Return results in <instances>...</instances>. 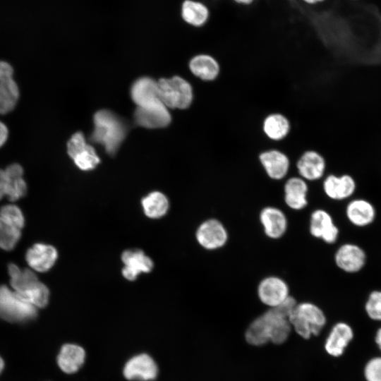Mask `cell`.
Instances as JSON below:
<instances>
[{
  "instance_id": "cell-7",
  "label": "cell",
  "mask_w": 381,
  "mask_h": 381,
  "mask_svg": "<svg viewBox=\"0 0 381 381\" xmlns=\"http://www.w3.org/2000/svg\"><path fill=\"white\" fill-rule=\"evenodd\" d=\"M122 374L128 381H154L158 377L159 367L152 356L139 353L126 361Z\"/></svg>"
},
{
  "instance_id": "cell-9",
  "label": "cell",
  "mask_w": 381,
  "mask_h": 381,
  "mask_svg": "<svg viewBox=\"0 0 381 381\" xmlns=\"http://www.w3.org/2000/svg\"><path fill=\"white\" fill-rule=\"evenodd\" d=\"M258 159L266 176L270 180L282 181L289 177L291 162L282 150L275 148L265 150L260 153Z\"/></svg>"
},
{
  "instance_id": "cell-8",
  "label": "cell",
  "mask_w": 381,
  "mask_h": 381,
  "mask_svg": "<svg viewBox=\"0 0 381 381\" xmlns=\"http://www.w3.org/2000/svg\"><path fill=\"white\" fill-rule=\"evenodd\" d=\"M196 240L205 249L214 250L223 248L229 241V232L219 219L211 218L202 222L196 231Z\"/></svg>"
},
{
  "instance_id": "cell-29",
  "label": "cell",
  "mask_w": 381,
  "mask_h": 381,
  "mask_svg": "<svg viewBox=\"0 0 381 381\" xmlns=\"http://www.w3.org/2000/svg\"><path fill=\"white\" fill-rule=\"evenodd\" d=\"M18 98L19 89L13 78L0 82V114L13 110Z\"/></svg>"
},
{
  "instance_id": "cell-3",
  "label": "cell",
  "mask_w": 381,
  "mask_h": 381,
  "mask_svg": "<svg viewBox=\"0 0 381 381\" xmlns=\"http://www.w3.org/2000/svg\"><path fill=\"white\" fill-rule=\"evenodd\" d=\"M291 327L303 339L317 336L325 326L327 318L318 305L303 301L296 303L289 317Z\"/></svg>"
},
{
  "instance_id": "cell-43",
  "label": "cell",
  "mask_w": 381,
  "mask_h": 381,
  "mask_svg": "<svg viewBox=\"0 0 381 381\" xmlns=\"http://www.w3.org/2000/svg\"><path fill=\"white\" fill-rule=\"evenodd\" d=\"M4 366H5L4 361L3 358L0 356V374L1 373V372L3 371V370L4 369Z\"/></svg>"
},
{
  "instance_id": "cell-21",
  "label": "cell",
  "mask_w": 381,
  "mask_h": 381,
  "mask_svg": "<svg viewBox=\"0 0 381 381\" xmlns=\"http://www.w3.org/2000/svg\"><path fill=\"white\" fill-rule=\"evenodd\" d=\"M345 214L349 222L355 226L365 227L371 224L376 217L374 205L363 198H355L348 202Z\"/></svg>"
},
{
  "instance_id": "cell-37",
  "label": "cell",
  "mask_w": 381,
  "mask_h": 381,
  "mask_svg": "<svg viewBox=\"0 0 381 381\" xmlns=\"http://www.w3.org/2000/svg\"><path fill=\"white\" fill-rule=\"evenodd\" d=\"M13 69L11 65L4 61H0V82L12 78Z\"/></svg>"
},
{
  "instance_id": "cell-5",
  "label": "cell",
  "mask_w": 381,
  "mask_h": 381,
  "mask_svg": "<svg viewBox=\"0 0 381 381\" xmlns=\"http://www.w3.org/2000/svg\"><path fill=\"white\" fill-rule=\"evenodd\" d=\"M37 314V308L23 301L6 286H0V317L13 322L33 320Z\"/></svg>"
},
{
  "instance_id": "cell-4",
  "label": "cell",
  "mask_w": 381,
  "mask_h": 381,
  "mask_svg": "<svg viewBox=\"0 0 381 381\" xmlns=\"http://www.w3.org/2000/svg\"><path fill=\"white\" fill-rule=\"evenodd\" d=\"M160 101L167 108L185 109L193 101V88L186 80L174 76L170 79L162 78L158 82Z\"/></svg>"
},
{
  "instance_id": "cell-14",
  "label": "cell",
  "mask_w": 381,
  "mask_h": 381,
  "mask_svg": "<svg viewBox=\"0 0 381 381\" xmlns=\"http://www.w3.org/2000/svg\"><path fill=\"white\" fill-rule=\"evenodd\" d=\"M337 267L344 272L353 274L361 271L366 263L367 255L358 245L346 243L341 245L334 256Z\"/></svg>"
},
{
  "instance_id": "cell-36",
  "label": "cell",
  "mask_w": 381,
  "mask_h": 381,
  "mask_svg": "<svg viewBox=\"0 0 381 381\" xmlns=\"http://www.w3.org/2000/svg\"><path fill=\"white\" fill-rule=\"evenodd\" d=\"M87 143L81 132L74 133L69 139L67 143V152L68 155L73 159L79 152H80Z\"/></svg>"
},
{
  "instance_id": "cell-15",
  "label": "cell",
  "mask_w": 381,
  "mask_h": 381,
  "mask_svg": "<svg viewBox=\"0 0 381 381\" xmlns=\"http://www.w3.org/2000/svg\"><path fill=\"white\" fill-rule=\"evenodd\" d=\"M259 221L265 235L272 240L282 238L288 230L286 214L275 206H265L259 213Z\"/></svg>"
},
{
  "instance_id": "cell-30",
  "label": "cell",
  "mask_w": 381,
  "mask_h": 381,
  "mask_svg": "<svg viewBox=\"0 0 381 381\" xmlns=\"http://www.w3.org/2000/svg\"><path fill=\"white\" fill-rule=\"evenodd\" d=\"M16 294L23 301L36 308H44L49 302V291L47 286L40 282L30 289L23 293L16 292Z\"/></svg>"
},
{
  "instance_id": "cell-16",
  "label": "cell",
  "mask_w": 381,
  "mask_h": 381,
  "mask_svg": "<svg viewBox=\"0 0 381 381\" xmlns=\"http://www.w3.org/2000/svg\"><path fill=\"white\" fill-rule=\"evenodd\" d=\"M134 119L138 125L147 128L165 127L171 121L167 107L162 102L146 107H137Z\"/></svg>"
},
{
  "instance_id": "cell-23",
  "label": "cell",
  "mask_w": 381,
  "mask_h": 381,
  "mask_svg": "<svg viewBox=\"0 0 381 381\" xmlns=\"http://www.w3.org/2000/svg\"><path fill=\"white\" fill-rule=\"evenodd\" d=\"M181 17L187 25L200 29L208 23L210 11L202 1L183 0L181 5Z\"/></svg>"
},
{
  "instance_id": "cell-18",
  "label": "cell",
  "mask_w": 381,
  "mask_h": 381,
  "mask_svg": "<svg viewBox=\"0 0 381 381\" xmlns=\"http://www.w3.org/2000/svg\"><path fill=\"white\" fill-rule=\"evenodd\" d=\"M86 356V351L82 346L66 343L61 346L56 357V363L62 372L72 375L78 372L83 366Z\"/></svg>"
},
{
  "instance_id": "cell-28",
  "label": "cell",
  "mask_w": 381,
  "mask_h": 381,
  "mask_svg": "<svg viewBox=\"0 0 381 381\" xmlns=\"http://www.w3.org/2000/svg\"><path fill=\"white\" fill-rule=\"evenodd\" d=\"M143 211L150 218L163 217L169 209V201L167 197L158 191L148 194L142 200Z\"/></svg>"
},
{
  "instance_id": "cell-38",
  "label": "cell",
  "mask_w": 381,
  "mask_h": 381,
  "mask_svg": "<svg viewBox=\"0 0 381 381\" xmlns=\"http://www.w3.org/2000/svg\"><path fill=\"white\" fill-rule=\"evenodd\" d=\"M7 179L4 170L0 169V199L6 195Z\"/></svg>"
},
{
  "instance_id": "cell-17",
  "label": "cell",
  "mask_w": 381,
  "mask_h": 381,
  "mask_svg": "<svg viewBox=\"0 0 381 381\" xmlns=\"http://www.w3.org/2000/svg\"><path fill=\"white\" fill-rule=\"evenodd\" d=\"M354 337L353 329L345 322H337L330 329L325 342L327 353L332 357H340Z\"/></svg>"
},
{
  "instance_id": "cell-42",
  "label": "cell",
  "mask_w": 381,
  "mask_h": 381,
  "mask_svg": "<svg viewBox=\"0 0 381 381\" xmlns=\"http://www.w3.org/2000/svg\"><path fill=\"white\" fill-rule=\"evenodd\" d=\"M234 3L241 6H250L253 4L255 0H232Z\"/></svg>"
},
{
  "instance_id": "cell-24",
  "label": "cell",
  "mask_w": 381,
  "mask_h": 381,
  "mask_svg": "<svg viewBox=\"0 0 381 381\" xmlns=\"http://www.w3.org/2000/svg\"><path fill=\"white\" fill-rule=\"evenodd\" d=\"M131 95L137 107H146L161 102L157 82L148 77L138 79L131 87Z\"/></svg>"
},
{
  "instance_id": "cell-33",
  "label": "cell",
  "mask_w": 381,
  "mask_h": 381,
  "mask_svg": "<svg viewBox=\"0 0 381 381\" xmlns=\"http://www.w3.org/2000/svg\"><path fill=\"white\" fill-rule=\"evenodd\" d=\"M0 217L11 226L21 230L25 219L20 209L14 205H7L0 209Z\"/></svg>"
},
{
  "instance_id": "cell-22",
  "label": "cell",
  "mask_w": 381,
  "mask_h": 381,
  "mask_svg": "<svg viewBox=\"0 0 381 381\" xmlns=\"http://www.w3.org/2000/svg\"><path fill=\"white\" fill-rule=\"evenodd\" d=\"M56 249L50 245L36 243L29 248L25 258L34 270L44 272L50 270L57 259Z\"/></svg>"
},
{
  "instance_id": "cell-2",
  "label": "cell",
  "mask_w": 381,
  "mask_h": 381,
  "mask_svg": "<svg viewBox=\"0 0 381 381\" xmlns=\"http://www.w3.org/2000/svg\"><path fill=\"white\" fill-rule=\"evenodd\" d=\"M94 125L91 140L102 145L109 155H114L127 132L124 122L114 113L100 110L94 116Z\"/></svg>"
},
{
  "instance_id": "cell-19",
  "label": "cell",
  "mask_w": 381,
  "mask_h": 381,
  "mask_svg": "<svg viewBox=\"0 0 381 381\" xmlns=\"http://www.w3.org/2000/svg\"><path fill=\"white\" fill-rule=\"evenodd\" d=\"M188 65L191 73L202 82H213L220 73L219 61L212 55L207 53L195 54L190 59Z\"/></svg>"
},
{
  "instance_id": "cell-10",
  "label": "cell",
  "mask_w": 381,
  "mask_h": 381,
  "mask_svg": "<svg viewBox=\"0 0 381 381\" xmlns=\"http://www.w3.org/2000/svg\"><path fill=\"white\" fill-rule=\"evenodd\" d=\"M295 167L297 175L308 183L319 181L326 174L325 159L314 150H308L303 152Z\"/></svg>"
},
{
  "instance_id": "cell-25",
  "label": "cell",
  "mask_w": 381,
  "mask_h": 381,
  "mask_svg": "<svg viewBox=\"0 0 381 381\" xmlns=\"http://www.w3.org/2000/svg\"><path fill=\"white\" fill-rule=\"evenodd\" d=\"M262 130L267 139L273 142H279L289 135L291 123L284 114L274 112L265 117L262 124Z\"/></svg>"
},
{
  "instance_id": "cell-31",
  "label": "cell",
  "mask_w": 381,
  "mask_h": 381,
  "mask_svg": "<svg viewBox=\"0 0 381 381\" xmlns=\"http://www.w3.org/2000/svg\"><path fill=\"white\" fill-rule=\"evenodd\" d=\"M21 232L0 217V248L6 250H12L20 238Z\"/></svg>"
},
{
  "instance_id": "cell-32",
  "label": "cell",
  "mask_w": 381,
  "mask_h": 381,
  "mask_svg": "<svg viewBox=\"0 0 381 381\" xmlns=\"http://www.w3.org/2000/svg\"><path fill=\"white\" fill-rule=\"evenodd\" d=\"M73 160L75 164L83 171H88L95 168L99 162V158L95 149L89 144Z\"/></svg>"
},
{
  "instance_id": "cell-39",
  "label": "cell",
  "mask_w": 381,
  "mask_h": 381,
  "mask_svg": "<svg viewBox=\"0 0 381 381\" xmlns=\"http://www.w3.org/2000/svg\"><path fill=\"white\" fill-rule=\"evenodd\" d=\"M8 135V131L6 126L0 121V147L6 141Z\"/></svg>"
},
{
  "instance_id": "cell-20",
  "label": "cell",
  "mask_w": 381,
  "mask_h": 381,
  "mask_svg": "<svg viewBox=\"0 0 381 381\" xmlns=\"http://www.w3.org/2000/svg\"><path fill=\"white\" fill-rule=\"evenodd\" d=\"M121 260L124 264L123 276L128 280H135L141 273L152 270V260L141 250H128L123 253Z\"/></svg>"
},
{
  "instance_id": "cell-26",
  "label": "cell",
  "mask_w": 381,
  "mask_h": 381,
  "mask_svg": "<svg viewBox=\"0 0 381 381\" xmlns=\"http://www.w3.org/2000/svg\"><path fill=\"white\" fill-rule=\"evenodd\" d=\"M7 185L6 195L11 201H16L24 196L27 192V184L23 178V167L14 163L4 169Z\"/></svg>"
},
{
  "instance_id": "cell-12",
  "label": "cell",
  "mask_w": 381,
  "mask_h": 381,
  "mask_svg": "<svg viewBox=\"0 0 381 381\" xmlns=\"http://www.w3.org/2000/svg\"><path fill=\"white\" fill-rule=\"evenodd\" d=\"M308 229L313 237L327 244L334 243L339 238L338 226L330 213L324 209H316L311 212Z\"/></svg>"
},
{
  "instance_id": "cell-13",
  "label": "cell",
  "mask_w": 381,
  "mask_h": 381,
  "mask_svg": "<svg viewBox=\"0 0 381 381\" xmlns=\"http://www.w3.org/2000/svg\"><path fill=\"white\" fill-rule=\"evenodd\" d=\"M309 183L298 176L287 177L282 184L283 199L292 210L300 211L308 205Z\"/></svg>"
},
{
  "instance_id": "cell-34",
  "label": "cell",
  "mask_w": 381,
  "mask_h": 381,
  "mask_svg": "<svg viewBox=\"0 0 381 381\" xmlns=\"http://www.w3.org/2000/svg\"><path fill=\"white\" fill-rule=\"evenodd\" d=\"M364 309L370 320L381 322V290H374L369 294Z\"/></svg>"
},
{
  "instance_id": "cell-27",
  "label": "cell",
  "mask_w": 381,
  "mask_h": 381,
  "mask_svg": "<svg viewBox=\"0 0 381 381\" xmlns=\"http://www.w3.org/2000/svg\"><path fill=\"white\" fill-rule=\"evenodd\" d=\"M8 268L11 285L17 293L25 292L40 282L36 274L30 270H21L13 263H11Z\"/></svg>"
},
{
  "instance_id": "cell-11",
  "label": "cell",
  "mask_w": 381,
  "mask_h": 381,
  "mask_svg": "<svg viewBox=\"0 0 381 381\" xmlns=\"http://www.w3.org/2000/svg\"><path fill=\"white\" fill-rule=\"evenodd\" d=\"M323 193L332 200H344L351 198L357 190V183L348 174H327L321 180Z\"/></svg>"
},
{
  "instance_id": "cell-1",
  "label": "cell",
  "mask_w": 381,
  "mask_h": 381,
  "mask_svg": "<svg viewBox=\"0 0 381 381\" xmlns=\"http://www.w3.org/2000/svg\"><path fill=\"white\" fill-rule=\"evenodd\" d=\"M296 303L291 296L282 305L268 308L255 318L246 331V341L253 346H262L270 341L281 344L286 341L292 329L289 317Z\"/></svg>"
},
{
  "instance_id": "cell-6",
  "label": "cell",
  "mask_w": 381,
  "mask_h": 381,
  "mask_svg": "<svg viewBox=\"0 0 381 381\" xmlns=\"http://www.w3.org/2000/svg\"><path fill=\"white\" fill-rule=\"evenodd\" d=\"M256 292L260 301L269 308L282 305L291 296L286 281L277 275L263 277L257 285Z\"/></svg>"
},
{
  "instance_id": "cell-41",
  "label": "cell",
  "mask_w": 381,
  "mask_h": 381,
  "mask_svg": "<svg viewBox=\"0 0 381 381\" xmlns=\"http://www.w3.org/2000/svg\"><path fill=\"white\" fill-rule=\"evenodd\" d=\"M303 4L308 6H315L325 2L326 0H299Z\"/></svg>"
},
{
  "instance_id": "cell-40",
  "label": "cell",
  "mask_w": 381,
  "mask_h": 381,
  "mask_svg": "<svg viewBox=\"0 0 381 381\" xmlns=\"http://www.w3.org/2000/svg\"><path fill=\"white\" fill-rule=\"evenodd\" d=\"M374 339L376 346L381 352V327L377 329Z\"/></svg>"
},
{
  "instance_id": "cell-35",
  "label": "cell",
  "mask_w": 381,
  "mask_h": 381,
  "mask_svg": "<svg viewBox=\"0 0 381 381\" xmlns=\"http://www.w3.org/2000/svg\"><path fill=\"white\" fill-rule=\"evenodd\" d=\"M365 381H381V356L370 358L364 365Z\"/></svg>"
}]
</instances>
